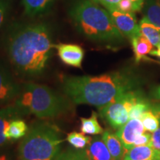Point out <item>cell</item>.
I'll list each match as a JSON object with an SVG mask.
<instances>
[{"mask_svg": "<svg viewBox=\"0 0 160 160\" xmlns=\"http://www.w3.org/2000/svg\"><path fill=\"white\" fill-rule=\"evenodd\" d=\"M4 47L18 73L35 77L45 71L55 45L46 24L15 22L6 31Z\"/></svg>", "mask_w": 160, "mask_h": 160, "instance_id": "cell-1", "label": "cell"}, {"mask_svg": "<svg viewBox=\"0 0 160 160\" xmlns=\"http://www.w3.org/2000/svg\"><path fill=\"white\" fill-rule=\"evenodd\" d=\"M140 81L129 70L99 76H65L62 78L64 93L76 104H87L100 109L123 93L137 89Z\"/></svg>", "mask_w": 160, "mask_h": 160, "instance_id": "cell-2", "label": "cell"}, {"mask_svg": "<svg viewBox=\"0 0 160 160\" xmlns=\"http://www.w3.org/2000/svg\"><path fill=\"white\" fill-rule=\"evenodd\" d=\"M70 19L80 34L99 43H122L125 37L116 27L109 12L91 0H76Z\"/></svg>", "mask_w": 160, "mask_h": 160, "instance_id": "cell-3", "label": "cell"}, {"mask_svg": "<svg viewBox=\"0 0 160 160\" xmlns=\"http://www.w3.org/2000/svg\"><path fill=\"white\" fill-rule=\"evenodd\" d=\"M14 105L22 113L39 118L54 117L68 111L69 100L49 87L36 83H25Z\"/></svg>", "mask_w": 160, "mask_h": 160, "instance_id": "cell-4", "label": "cell"}, {"mask_svg": "<svg viewBox=\"0 0 160 160\" xmlns=\"http://www.w3.org/2000/svg\"><path fill=\"white\" fill-rule=\"evenodd\" d=\"M65 139L57 126L48 122L32 125L19 144V160H54Z\"/></svg>", "mask_w": 160, "mask_h": 160, "instance_id": "cell-5", "label": "cell"}, {"mask_svg": "<svg viewBox=\"0 0 160 160\" xmlns=\"http://www.w3.org/2000/svg\"><path fill=\"white\" fill-rule=\"evenodd\" d=\"M143 97L138 89L123 93L114 101L99 109L101 117L113 128H120L129 120V112L135 103Z\"/></svg>", "mask_w": 160, "mask_h": 160, "instance_id": "cell-6", "label": "cell"}, {"mask_svg": "<svg viewBox=\"0 0 160 160\" xmlns=\"http://www.w3.org/2000/svg\"><path fill=\"white\" fill-rule=\"evenodd\" d=\"M21 86L16 82L5 64L0 59V105H8L19 96Z\"/></svg>", "mask_w": 160, "mask_h": 160, "instance_id": "cell-7", "label": "cell"}, {"mask_svg": "<svg viewBox=\"0 0 160 160\" xmlns=\"http://www.w3.org/2000/svg\"><path fill=\"white\" fill-rule=\"evenodd\" d=\"M113 23L125 38L132 39L139 34V24L133 13H125L117 8L107 10Z\"/></svg>", "mask_w": 160, "mask_h": 160, "instance_id": "cell-8", "label": "cell"}, {"mask_svg": "<svg viewBox=\"0 0 160 160\" xmlns=\"http://www.w3.org/2000/svg\"><path fill=\"white\" fill-rule=\"evenodd\" d=\"M145 131L141 120L132 119H129L125 125L119 128L116 134L128 151L133 147L136 138Z\"/></svg>", "mask_w": 160, "mask_h": 160, "instance_id": "cell-9", "label": "cell"}, {"mask_svg": "<svg viewBox=\"0 0 160 160\" xmlns=\"http://www.w3.org/2000/svg\"><path fill=\"white\" fill-rule=\"evenodd\" d=\"M59 59L65 65L81 68L85 51L81 46L74 44H59L55 45Z\"/></svg>", "mask_w": 160, "mask_h": 160, "instance_id": "cell-10", "label": "cell"}, {"mask_svg": "<svg viewBox=\"0 0 160 160\" xmlns=\"http://www.w3.org/2000/svg\"><path fill=\"white\" fill-rule=\"evenodd\" d=\"M23 114L22 112L14 104L7 105L0 110V148H2L8 141L5 136V129L12 121L19 119Z\"/></svg>", "mask_w": 160, "mask_h": 160, "instance_id": "cell-11", "label": "cell"}, {"mask_svg": "<svg viewBox=\"0 0 160 160\" xmlns=\"http://www.w3.org/2000/svg\"><path fill=\"white\" fill-rule=\"evenodd\" d=\"M123 160H160V151L151 146H134L126 152Z\"/></svg>", "mask_w": 160, "mask_h": 160, "instance_id": "cell-12", "label": "cell"}, {"mask_svg": "<svg viewBox=\"0 0 160 160\" xmlns=\"http://www.w3.org/2000/svg\"><path fill=\"white\" fill-rule=\"evenodd\" d=\"M102 138L113 159L114 160H123L127 150L125 148L117 135L108 131H105L102 133Z\"/></svg>", "mask_w": 160, "mask_h": 160, "instance_id": "cell-13", "label": "cell"}, {"mask_svg": "<svg viewBox=\"0 0 160 160\" xmlns=\"http://www.w3.org/2000/svg\"><path fill=\"white\" fill-rule=\"evenodd\" d=\"M85 150L90 160H114L102 138L97 137L91 140V144Z\"/></svg>", "mask_w": 160, "mask_h": 160, "instance_id": "cell-14", "label": "cell"}, {"mask_svg": "<svg viewBox=\"0 0 160 160\" xmlns=\"http://www.w3.org/2000/svg\"><path fill=\"white\" fill-rule=\"evenodd\" d=\"M22 2L26 14L34 17L47 13L54 0H22Z\"/></svg>", "mask_w": 160, "mask_h": 160, "instance_id": "cell-15", "label": "cell"}, {"mask_svg": "<svg viewBox=\"0 0 160 160\" xmlns=\"http://www.w3.org/2000/svg\"><path fill=\"white\" fill-rule=\"evenodd\" d=\"M131 41L134 53L135 62L137 63H139L140 61L143 60L148 53H150L153 51V45L148 39L140 33L133 37Z\"/></svg>", "mask_w": 160, "mask_h": 160, "instance_id": "cell-16", "label": "cell"}, {"mask_svg": "<svg viewBox=\"0 0 160 160\" xmlns=\"http://www.w3.org/2000/svg\"><path fill=\"white\" fill-rule=\"evenodd\" d=\"M140 34L151 42L153 47L159 48L160 42V29L143 18L139 23Z\"/></svg>", "mask_w": 160, "mask_h": 160, "instance_id": "cell-17", "label": "cell"}, {"mask_svg": "<svg viewBox=\"0 0 160 160\" xmlns=\"http://www.w3.org/2000/svg\"><path fill=\"white\" fill-rule=\"evenodd\" d=\"M27 124L23 120L17 119L12 121L10 125L5 129V136L8 141L9 140L19 139L20 138L25 137L28 133Z\"/></svg>", "mask_w": 160, "mask_h": 160, "instance_id": "cell-18", "label": "cell"}, {"mask_svg": "<svg viewBox=\"0 0 160 160\" xmlns=\"http://www.w3.org/2000/svg\"><path fill=\"white\" fill-rule=\"evenodd\" d=\"M144 18L160 29V0H148L144 8Z\"/></svg>", "mask_w": 160, "mask_h": 160, "instance_id": "cell-19", "label": "cell"}, {"mask_svg": "<svg viewBox=\"0 0 160 160\" xmlns=\"http://www.w3.org/2000/svg\"><path fill=\"white\" fill-rule=\"evenodd\" d=\"M81 131L83 133L90 135H98L104 133V129L99 125L97 113L92 112L89 118H81Z\"/></svg>", "mask_w": 160, "mask_h": 160, "instance_id": "cell-20", "label": "cell"}, {"mask_svg": "<svg viewBox=\"0 0 160 160\" xmlns=\"http://www.w3.org/2000/svg\"><path fill=\"white\" fill-rule=\"evenodd\" d=\"M159 119H160V109H153L151 108L142 116L140 120L146 131L153 133L159 127Z\"/></svg>", "mask_w": 160, "mask_h": 160, "instance_id": "cell-21", "label": "cell"}, {"mask_svg": "<svg viewBox=\"0 0 160 160\" xmlns=\"http://www.w3.org/2000/svg\"><path fill=\"white\" fill-rule=\"evenodd\" d=\"M66 140L75 149L82 150L88 147V145L91 142L92 139L90 137L85 136L83 133L72 132L68 134Z\"/></svg>", "mask_w": 160, "mask_h": 160, "instance_id": "cell-22", "label": "cell"}, {"mask_svg": "<svg viewBox=\"0 0 160 160\" xmlns=\"http://www.w3.org/2000/svg\"><path fill=\"white\" fill-rule=\"evenodd\" d=\"M54 160H90L85 149H68L59 153Z\"/></svg>", "mask_w": 160, "mask_h": 160, "instance_id": "cell-23", "label": "cell"}, {"mask_svg": "<svg viewBox=\"0 0 160 160\" xmlns=\"http://www.w3.org/2000/svg\"><path fill=\"white\" fill-rule=\"evenodd\" d=\"M151 105H149L148 102L142 97L137 103L133 105L131 108V111L129 112V119H141L142 116L145 113L146 111H148L151 108Z\"/></svg>", "mask_w": 160, "mask_h": 160, "instance_id": "cell-24", "label": "cell"}, {"mask_svg": "<svg viewBox=\"0 0 160 160\" xmlns=\"http://www.w3.org/2000/svg\"><path fill=\"white\" fill-rule=\"evenodd\" d=\"M11 8V0H0V31L5 25Z\"/></svg>", "mask_w": 160, "mask_h": 160, "instance_id": "cell-25", "label": "cell"}, {"mask_svg": "<svg viewBox=\"0 0 160 160\" xmlns=\"http://www.w3.org/2000/svg\"><path fill=\"white\" fill-rule=\"evenodd\" d=\"M151 133H148V132H145V133H142L138 136L136 138L134 143H133V147L134 146H143V145H151Z\"/></svg>", "mask_w": 160, "mask_h": 160, "instance_id": "cell-26", "label": "cell"}, {"mask_svg": "<svg viewBox=\"0 0 160 160\" xmlns=\"http://www.w3.org/2000/svg\"><path fill=\"white\" fill-rule=\"evenodd\" d=\"M117 9L125 13H133L136 12L135 7L131 0H121L118 5Z\"/></svg>", "mask_w": 160, "mask_h": 160, "instance_id": "cell-27", "label": "cell"}, {"mask_svg": "<svg viewBox=\"0 0 160 160\" xmlns=\"http://www.w3.org/2000/svg\"><path fill=\"white\" fill-rule=\"evenodd\" d=\"M93 2L102 5L106 10L111 8H117L118 5L121 0H91Z\"/></svg>", "mask_w": 160, "mask_h": 160, "instance_id": "cell-28", "label": "cell"}, {"mask_svg": "<svg viewBox=\"0 0 160 160\" xmlns=\"http://www.w3.org/2000/svg\"><path fill=\"white\" fill-rule=\"evenodd\" d=\"M150 146L153 149L160 151V128L151 134V141Z\"/></svg>", "mask_w": 160, "mask_h": 160, "instance_id": "cell-29", "label": "cell"}, {"mask_svg": "<svg viewBox=\"0 0 160 160\" xmlns=\"http://www.w3.org/2000/svg\"><path fill=\"white\" fill-rule=\"evenodd\" d=\"M135 7V11H139L144 5V0H131Z\"/></svg>", "mask_w": 160, "mask_h": 160, "instance_id": "cell-30", "label": "cell"}, {"mask_svg": "<svg viewBox=\"0 0 160 160\" xmlns=\"http://www.w3.org/2000/svg\"><path fill=\"white\" fill-rule=\"evenodd\" d=\"M150 54L160 58V47L158 48L157 50H153V51L150 53Z\"/></svg>", "mask_w": 160, "mask_h": 160, "instance_id": "cell-31", "label": "cell"}, {"mask_svg": "<svg viewBox=\"0 0 160 160\" xmlns=\"http://www.w3.org/2000/svg\"><path fill=\"white\" fill-rule=\"evenodd\" d=\"M153 95H154L157 98H158V99H160V86L157 87V88L154 90Z\"/></svg>", "mask_w": 160, "mask_h": 160, "instance_id": "cell-32", "label": "cell"}, {"mask_svg": "<svg viewBox=\"0 0 160 160\" xmlns=\"http://www.w3.org/2000/svg\"><path fill=\"white\" fill-rule=\"evenodd\" d=\"M0 160H9V157L7 154L0 155Z\"/></svg>", "mask_w": 160, "mask_h": 160, "instance_id": "cell-33", "label": "cell"}, {"mask_svg": "<svg viewBox=\"0 0 160 160\" xmlns=\"http://www.w3.org/2000/svg\"><path fill=\"white\" fill-rule=\"evenodd\" d=\"M145 59H149V60H151V59H149V58H148V57H145L144 58V60H145ZM152 62H157V63H158V64H160V62H157V61H155V60H151Z\"/></svg>", "mask_w": 160, "mask_h": 160, "instance_id": "cell-34", "label": "cell"}, {"mask_svg": "<svg viewBox=\"0 0 160 160\" xmlns=\"http://www.w3.org/2000/svg\"><path fill=\"white\" fill-rule=\"evenodd\" d=\"M160 47V42H159V48Z\"/></svg>", "mask_w": 160, "mask_h": 160, "instance_id": "cell-35", "label": "cell"}]
</instances>
